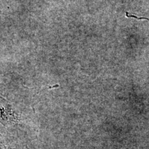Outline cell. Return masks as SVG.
<instances>
[{
    "mask_svg": "<svg viewBox=\"0 0 149 149\" xmlns=\"http://www.w3.org/2000/svg\"><path fill=\"white\" fill-rule=\"evenodd\" d=\"M0 122L3 126H12L19 122L18 115L13 106L0 96Z\"/></svg>",
    "mask_w": 149,
    "mask_h": 149,
    "instance_id": "1",
    "label": "cell"
},
{
    "mask_svg": "<svg viewBox=\"0 0 149 149\" xmlns=\"http://www.w3.org/2000/svg\"><path fill=\"white\" fill-rule=\"evenodd\" d=\"M0 149H13L6 139L0 134Z\"/></svg>",
    "mask_w": 149,
    "mask_h": 149,
    "instance_id": "2",
    "label": "cell"
},
{
    "mask_svg": "<svg viewBox=\"0 0 149 149\" xmlns=\"http://www.w3.org/2000/svg\"><path fill=\"white\" fill-rule=\"evenodd\" d=\"M126 16L127 17H135V18H137V19H147V18H146V17H135V16H133V15H128L126 13Z\"/></svg>",
    "mask_w": 149,
    "mask_h": 149,
    "instance_id": "3",
    "label": "cell"
}]
</instances>
